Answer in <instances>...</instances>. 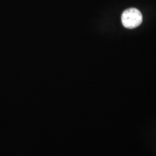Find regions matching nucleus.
I'll use <instances>...</instances> for the list:
<instances>
[{
  "label": "nucleus",
  "instance_id": "f257e3e1",
  "mask_svg": "<svg viewBox=\"0 0 156 156\" xmlns=\"http://www.w3.org/2000/svg\"><path fill=\"white\" fill-rule=\"evenodd\" d=\"M122 22L126 28L133 29L140 26L142 22L141 12L133 7L126 9L122 15Z\"/></svg>",
  "mask_w": 156,
  "mask_h": 156
}]
</instances>
